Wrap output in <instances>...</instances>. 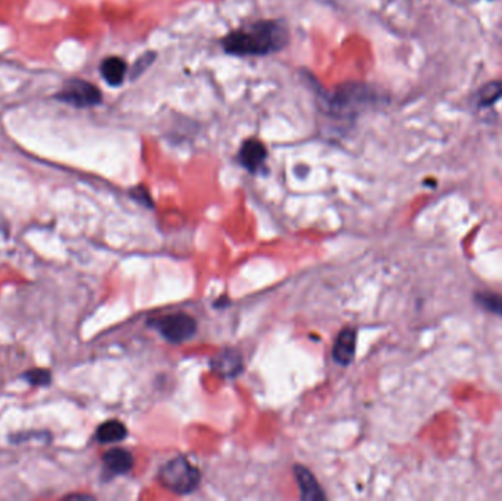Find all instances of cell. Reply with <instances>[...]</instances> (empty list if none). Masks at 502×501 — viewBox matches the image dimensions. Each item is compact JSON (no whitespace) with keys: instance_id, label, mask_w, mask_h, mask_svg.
I'll use <instances>...</instances> for the list:
<instances>
[{"instance_id":"cell-8","label":"cell","mask_w":502,"mask_h":501,"mask_svg":"<svg viewBox=\"0 0 502 501\" xmlns=\"http://www.w3.org/2000/svg\"><path fill=\"white\" fill-rule=\"evenodd\" d=\"M212 366L222 377H226V378L235 377L242 369L241 354L237 350H225L214 357L212 362Z\"/></svg>"},{"instance_id":"cell-6","label":"cell","mask_w":502,"mask_h":501,"mask_svg":"<svg viewBox=\"0 0 502 501\" xmlns=\"http://www.w3.org/2000/svg\"><path fill=\"white\" fill-rule=\"evenodd\" d=\"M266 147L259 140H247L239 150V161L242 166L247 168L250 173H257V170L262 169L266 162Z\"/></svg>"},{"instance_id":"cell-10","label":"cell","mask_w":502,"mask_h":501,"mask_svg":"<svg viewBox=\"0 0 502 501\" xmlns=\"http://www.w3.org/2000/svg\"><path fill=\"white\" fill-rule=\"evenodd\" d=\"M103 462L106 467L117 475L126 474V472H130L134 466V459L131 453L124 449L109 450L103 457Z\"/></svg>"},{"instance_id":"cell-13","label":"cell","mask_w":502,"mask_h":501,"mask_svg":"<svg viewBox=\"0 0 502 501\" xmlns=\"http://www.w3.org/2000/svg\"><path fill=\"white\" fill-rule=\"evenodd\" d=\"M502 99V80L487 82L478 93V106L487 108L495 105Z\"/></svg>"},{"instance_id":"cell-11","label":"cell","mask_w":502,"mask_h":501,"mask_svg":"<svg viewBox=\"0 0 502 501\" xmlns=\"http://www.w3.org/2000/svg\"><path fill=\"white\" fill-rule=\"evenodd\" d=\"M100 73L109 85H121L126 74V64L124 59L112 56L102 62Z\"/></svg>"},{"instance_id":"cell-15","label":"cell","mask_w":502,"mask_h":501,"mask_svg":"<svg viewBox=\"0 0 502 501\" xmlns=\"http://www.w3.org/2000/svg\"><path fill=\"white\" fill-rule=\"evenodd\" d=\"M156 59V53L154 52H147L141 56V58H138V61L135 62L134 68H133V74H131V80H135L138 78L142 73H146V71L149 69V66L154 62Z\"/></svg>"},{"instance_id":"cell-5","label":"cell","mask_w":502,"mask_h":501,"mask_svg":"<svg viewBox=\"0 0 502 501\" xmlns=\"http://www.w3.org/2000/svg\"><path fill=\"white\" fill-rule=\"evenodd\" d=\"M57 99L77 108H90L102 102V93L96 85L87 81L71 80L65 84L64 90L57 94Z\"/></svg>"},{"instance_id":"cell-1","label":"cell","mask_w":502,"mask_h":501,"mask_svg":"<svg viewBox=\"0 0 502 501\" xmlns=\"http://www.w3.org/2000/svg\"><path fill=\"white\" fill-rule=\"evenodd\" d=\"M288 43V30L279 21H259L229 33L223 49L235 56H265L278 52Z\"/></svg>"},{"instance_id":"cell-3","label":"cell","mask_w":502,"mask_h":501,"mask_svg":"<svg viewBox=\"0 0 502 501\" xmlns=\"http://www.w3.org/2000/svg\"><path fill=\"white\" fill-rule=\"evenodd\" d=\"M373 93L362 84H346L327 97V106L334 115L354 117L370 105Z\"/></svg>"},{"instance_id":"cell-12","label":"cell","mask_w":502,"mask_h":501,"mask_svg":"<svg viewBox=\"0 0 502 501\" xmlns=\"http://www.w3.org/2000/svg\"><path fill=\"white\" fill-rule=\"evenodd\" d=\"M126 437V428L119 421H108L97 429V440L100 442H118Z\"/></svg>"},{"instance_id":"cell-4","label":"cell","mask_w":502,"mask_h":501,"mask_svg":"<svg viewBox=\"0 0 502 501\" xmlns=\"http://www.w3.org/2000/svg\"><path fill=\"white\" fill-rule=\"evenodd\" d=\"M156 328L168 341L170 342H184L193 338L197 331V324L194 318L185 313L166 314L163 318L156 321Z\"/></svg>"},{"instance_id":"cell-9","label":"cell","mask_w":502,"mask_h":501,"mask_svg":"<svg viewBox=\"0 0 502 501\" xmlns=\"http://www.w3.org/2000/svg\"><path fill=\"white\" fill-rule=\"evenodd\" d=\"M294 474L297 478V484L300 486L301 498L303 500H323L325 498L322 488L310 470H307L303 466H295Z\"/></svg>"},{"instance_id":"cell-7","label":"cell","mask_w":502,"mask_h":501,"mask_svg":"<svg viewBox=\"0 0 502 501\" xmlns=\"http://www.w3.org/2000/svg\"><path fill=\"white\" fill-rule=\"evenodd\" d=\"M355 338H357V335H355L354 328H344L342 331L338 334V337L335 340V344H334L332 356L339 365H348L354 359Z\"/></svg>"},{"instance_id":"cell-16","label":"cell","mask_w":502,"mask_h":501,"mask_svg":"<svg viewBox=\"0 0 502 501\" xmlns=\"http://www.w3.org/2000/svg\"><path fill=\"white\" fill-rule=\"evenodd\" d=\"M24 378L33 385H49L52 375L46 369H34V370H28Z\"/></svg>"},{"instance_id":"cell-2","label":"cell","mask_w":502,"mask_h":501,"mask_svg":"<svg viewBox=\"0 0 502 501\" xmlns=\"http://www.w3.org/2000/svg\"><path fill=\"white\" fill-rule=\"evenodd\" d=\"M159 479L165 488L175 494H190L200 484V470L185 457H175L161 470Z\"/></svg>"},{"instance_id":"cell-14","label":"cell","mask_w":502,"mask_h":501,"mask_svg":"<svg viewBox=\"0 0 502 501\" xmlns=\"http://www.w3.org/2000/svg\"><path fill=\"white\" fill-rule=\"evenodd\" d=\"M476 303L486 309L487 312L502 317V296L495 293H478L475 296Z\"/></svg>"}]
</instances>
